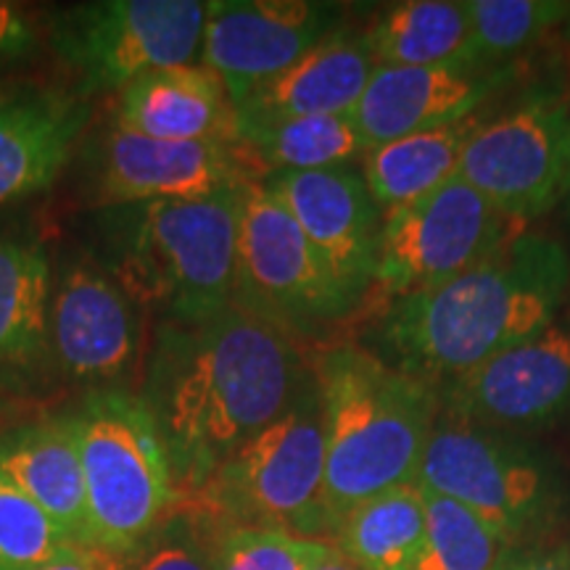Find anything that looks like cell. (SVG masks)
Segmentation results:
<instances>
[{"mask_svg":"<svg viewBox=\"0 0 570 570\" xmlns=\"http://www.w3.org/2000/svg\"><path fill=\"white\" fill-rule=\"evenodd\" d=\"M312 383L315 367L294 333L238 302L202 323H161L140 399L161 433L180 504Z\"/></svg>","mask_w":570,"mask_h":570,"instance_id":"cell-1","label":"cell"},{"mask_svg":"<svg viewBox=\"0 0 570 570\" xmlns=\"http://www.w3.org/2000/svg\"><path fill=\"white\" fill-rule=\"evenodd\" d=\"M568 291L566 248L523 227L452 281L394 298L381 338L391 365L439 389L554 323Z\"/></svg>","mask_w":570,"mask_h":570,"instance_id":"cell-2","label":"cell"},{"mask_svg":"<svg viewBox=\"0 0 570 570\" xmlns=\"http://www.w3.org/2000/svg\"><path fill=\"white\" fill-rule=\"evenodd\" d=\"M315 377L325 423L323 504L338 520L381 491L417 483L439 420V389L360 346H333Z\"/></svg>","mask_w":570,"mask_h":570,"instance_id":"cell-3","label":"cell"},{"mask_svg":"<svg viewBox=\"0 0 570 570\" xmlns=\"http://www.w3.org/2000/svg\"><path fill=\"white\" fill-rule=\"evenodd\" d=\"M244 188L204 198L114 206L111 277L164 323H202L235 302Z\"/></svg>","mask_w":570,"mask_h":570,"instance_id":"cell-4","label":"cell"},{"mask_svg":"<svg viewBox=\"0 0 570 570\" xmlns=\"http://www.w3.org/2000/svg\"><path fill=\"white\" fill-rule=\"evenodd\" d=\"M325 423L317 377L275 423L214 470L194 508L225 529H269L325 541Z\"/></svg>","mask_w":570,"mask_h":570,"instance_id":"cell-5","label":"cell"},{"mask_svg":"<svg viewBox=\"0 0 570 570\" xmlns=\"http://www.w3.org/2000/svg\"><path fill=\"white\" fill-rule=\"evenodd\" d=\"M92 544L135 558L180 504L167 449L140 396L98 391L75 412Z\"/></svg>","mask_w":570,"mask_h":570,"instance_id":"cell-6","label":"cell"},{"mask_svg":"<svg viewBox=\"0 0 570 570\" xmlns=\"http://www.w3.org/2000/svg\"><path fill=\"white\" fill-rule=\"evenodd\" d=\"M417 483L465 504L508 544L550 523L560 504V483L537 449L444 417L428 439Z\"/></svg>","mask_w":570,"mask_h":570,"instance_id":"cell-7","label":"cell"},{"mask_svg":"<svg viewBox=\"0 0 570 570\" xmlns=\"http://www.w3.org/2000/svg\"><path fill=\"white\" fill-rule=\"evenodd\" d=\"M235 302L285 331L306 333L348 315L360 298L259 180L244 188Z\"/></svg>","mask_w":570,"mask_h":570,"instance_id":"cell-8","label":"cell"},{"mask_svg":"<svg viewBox=\"0 0 570 570\" xmlns=\"http://www.w3.org/2000/svg\"><path fill=\"white\" fill-rule=\"evenodd\" d=\"M209 3L98 0L59 17L53 46L82 90H125L151 71L185 67L202 51Z\"/></svg>","mask_w":570,"mask_h":570,"instance_id":"cell-9","label":"cell"},{"mask_svg":"<svg viewBox=\"0 0 570 570\" xmlns=\"http://www.w3.org/2000/svg\"><path fill=\"white\" fill-rule=\"evenodd\" d=\"M523 227L458 175L433 194L383 214L373 285L394 298L420 294L465 273Z\"/></svg>","mask_w":570,"mask_h":570,"instance_id":"cell-10","label":"cell"},{"mask_svg":"<svg viewBox=\"0 0 570 570\" xmlns=\"http://www.w3.org/2000/svg\"><path fill=\"white\" fill-rule=\"evenodd\" d=\"M570 104L533 96L504 117L483 122L468 142L460 177L515 223H529L562 202Z\"/></svg>","mask_w":570,"mask_h":570,"instance_id":"cell-11","label":"cell"},{"mask_svg":"<svg viewBox=\"0 0 570 570\" xmlns=\"http://www.w3.org/2000/svg\"><path fill=\"white\" fill-rule=\"evenodd\" d=\"M570 412V325L554 320L439 386V417L508 433Z\"/></svg>","mask_w":570,"mask_h":570,"instance_id":"cell-12","label":"cell"},{"mask_svg":"<svg viewBox=\"0 0 570 570\" xmlns=\"http://www.w3.org/2000/svg\"><path fill=\"white\" fill-rule=\"evenodd\" d=\"M341 9L315 0H212L202 63L230 92L233 106L294 67L338 32Z\"/></svg>","mask_w":570,"mask_h":570,"instance_id":"cell-13","label":"cell"},{"mask_svg":"<svg viewBox=\"0 0 570 570\" xmlns=\"http://www.w3.org/2000/svg\"><path fill=\"white\" fill-rule=\"evenodd\" d=\"M265 180V173L240 142L154 140L114 127L101 148L104 204L204 198L219 190Z\"/></svg>","mask_w":570,"mask_h":570,"instance_id":"cell-14","label":"cell"},{"mask_svg":"<svg viewBox=\"0 0 570 570\" xmlns=\"http://www.w3.org/2000/svg\"><path fill=\"white\" fill-rule=\"evenodd\" d=\"M265 188L296 219L312 246L356 298L375 283L383 212L354 164L309 173H273Z\"/></svg>","mask_w":570,"mask_h":570,"instance_id":"cell-15","label":"cell"},{"mask_svg":"<svg viewBox=\"0 0 570 570\" xmlns=\"http://www.w3.org/2000/svg\"><path fill=\"white\" fill-rule=\"evenodd\" d=\"M51 354L77 383H114L140 354L138 302L111 273L75 265L51 296Z\"/></svg>","mask_w":570,"mask_h":570,"instance_id":"cell-16","label":"cell"},{"mask_svg":"<svg viewBox=\"0 0 570 570\" xmlns=\"http://www.w3.org/2000/svg\"><path fill=\"white\" fill-rule=\"evenodd\" d=\"M491 80L475 67H375L352 119L367 148L458 122L483 104Z\"/></svg>","mask_w":570,"mask_h":570,"instance_id":"cell-17","label":"cell"},{"mask_svg":"<svg viewBox=\"0 0 570 570\" xmlns=\"http://www.w3.org/2000/svg\"><path fill=\"white\" fill-rule=\"evenodd\" d=\"M373 69L375 61L362 32H333L294 67L235 104L238 132L283 119L348 114L360 101Z\"/></svg>","mask_w":570,"mask_h":570,"instance_id":"cell-18","label":"cell"},{"mask_svg":"<svg viewBox=\"0 0 570 570\" xmlns=\"http://www.w3.org/2000/svg\"><path fill=\"white\" fill-rule=\"evenodd\" d=\"M117 127L154 140L238 142L230 92L204 63L151 71L119 90Z\"/></svg>","mask_w":570,"mask_h":570,"instance_id":"cell-19","label":"cell"},{"mask_svg":"<svg viewBox=\"0 0 570 570\" xmlns=\"http://www.w3.org/2000/svg\"><path fill=\"white\" fill-rule=\"evenodd\" d=\"M88 109L51 90H0V206L46 190L67 164Z\"/></svg>","mask_w":570,"mask_h":570,"instance_id":"cell-20","label":"cell"},{"mask_svg":"<svg viewBox=\"0 0 570 570\" xmlns=\"http://www.w3.org/2000/svg\"><path fill=\"white\" fill-rule=\"evenodd\" d=\"M0 470L40 504L71 544H92L75 417H48L0 433Z\"/></svg>","mask_w":570,"mask_h":570,"instance_id":"cell-21","label":"cell"},{"mask_svg":"<svg viewBox=\"0 0 570 570\" xmlns=\"http://www.w3.org/2000/svg\"><path fill=\"white\" fill-rule=\"evenodd\" d=\"M51 265L38 240L0 238V386H19L51 354Z\"/></svg>","mask_w":570,"mask_h":570,"instance_id":"cell-22","label":"cell"},{"mask_svg":"<svg viewBox=\"0 0 570 570\" xmlns=\"http://www.w3.org/2000/svg\"><path fill=\"white\" fill-rule=\"evenodd\" d=\"M481 125L483 119L470 114L458 122L367 148L362 156V177L377 209L386 214L407 206L458 177L462 154Z\"/></svg>","mask_w":570,"mask_h":570,"instance_id":"cell-23","label":"cell"},{"mask_svg":"<svg viewBox=\"0 0 570 570\" xmlns=\"http://www.w3.org/2000/svg\"><path fill=\"white\" fill-rule=\"evenodd\" d=\"M362 38L375 67H475L468 0L394 3L375 13Z\"/></svg>","mask_w":570,"mask_h":570,"instance_id":"cell-24","label":"cell"},{"mask_svg":"<svg viewBox=\"0 0 570 570\" xmlns=\"http://www.w3.org/2000/svg\"><path fill=\"white\" fill-rule=\"evenodd\" d=\"M333 547L360 570H412L425 541V494L417 483L381 491L348 510Z\"/></svg>","mask_w":570,"mask_h":570,"instance_id":"cell-25","label":"cell"},{"mask_svg":"<svg viewBox=\"0 0 570 570\" xmlns=\"http://www.w3.org/2000/svg\"><path fill=\"white\" fill-rule=\"evenodd\" d=\"M238 142L254 156L262 173H309L348 167L367 154L352 111L333 117H298L238 132Z\"/></svg>","mask_w":570,"mask_h":570,"instance_id":"cell-26","label":"cell"},{"mask_svg":"<svg viewBox=\"0 0 570 570\" xmlns=\"http://www.w3.org/2000/svg\"><path fill=\"white\" fill-rule=\"evenodd\" d=\"M423 494L425 541L412 570H497L510 550L508 541L465 504L428 489Z\"/></svg>","mask_w":570,"mask_h":570,"instance_id":"cell-27","label":"cell"},{"mask_svg":"<svg viewBox=\"0 0 570 570\" xmlns=\"http://www.w3.org/2000/svg\"><path fill=\"white\" fill-rule=\"evenodd\" d=\"M473 61L502 59L537 42L570 17L568 0H468Z\"/></svg>","mask_w":570,"mask_h":570,"instance_id":"cell-28","label":"cell"},{"mask_svg":"<svg viewBox=\"0 0 570 570\" xmlns=\"http://www.w3.org/2000/svg\"><path fill=\"white\" fill-rule=\"evenodd\" d=\"M69 544L53 518L0 470V570H35Z\"/></svg>","mask_w":570,"mask_h":570,"instance_id":"cell-29","label":"cell"},{"mask_svg":"<svg viewBox=\"0 0 570 570\" xmlns=\"http://www.w3.org/2000/svg\"><path fill=\"white\" fill-rule=\"evenodd\" d=\"M225 525L194 504H177L167 523L135 554L132 570H214Z\"/></svg>","mask_w":570,"mask_h":570,"instance_id":"cell-30","label":"cell"},{"mask_svg":"<svg viewBox=\"0 0 570 570\" xmlns=\"http://www.w3.org/2000/svg\"><path fill=\"white\" fill-rule=\"evenodd\" d=\"M327 541L269 529H225L214 552V570H306Z\"/></svg>","mask_w":570,"mask_h":570,"instance_id":"cell-31","label":"cell"},{"mask_svg":"<svg viewBox=\"0 0 570 570\" xmlns=\"http://www.w3.org/2000/svg\"><path fill=\"white\" fill-rule=\"evenodd\" d=\"M38 46V30L27 11L9 0H0V67L19 61Z\"/></svg>","mask_w":570,"mask_h":570,"instance_id":"cell-32","label":"cell"},{"mask_svg":"<svg viewBox=\"0 0 570 570\" xmlns=\"http://www.w3.org/2000/svg\"><path fill=\"white\" fill-rule=\"evenodd\" d=\"M135 558H122V554L106 552L101 547H80L69 544L53 560L42 562L35 570H132Z\"/></svg>","mask_w":570,"mask_h":570,"instance_id":"cell-33","label":"cell"},{"mask_svg":"<svg viewBox=\"0 0 570 570\" xmlns=\"http://www.w3.org/2000/svg\"><path fill=\"white\" fill-rule=\"evenodd\" d=\"M497 570H570V547H560V550H544V547L508 550Z\"/></svg>","mask_w":570,"mask_h":570,"instance_id":"cell-34","label":"cell"},{"mask_svg":"<svg viewBox=\"0 0 570 570\" xmlns=\"http://www.w3.org/2000/svg\"><path fill=\"white\" fill-rule=\"evenodd\" d=\"M306 570H360V568H356L352 560H346L344 554H341L336 547L327 541V544L323 547V552H320L317 558L306 566Z\"/></svg>","mask_w":570,"mask_h":570,"instance_id":"cell-35","label":"cell"},{"mask_svg":"<svg viewBox=\"0 0 570 570\" xmlns=\"http://www.w3.org/2000/svg\"><path fill=\"white\" fill-rule=\"evenodd\" d=\"M562 198H566L570 212V138H568V161H566V188H562Z\"/></svg>","mask_w":570,"mask_h":570,"instance_id":"cell-36","label":"cell"},{"mask_svg":"<svg viewBox=\"0 0 570 570\" xmlns=\"http://www.w3.org/2000/svg\"><path fill=\"white\" fill-rule=\"evenodd\" d=\"M566 21H570V17H568V19H566Z\"/></svg>","mask_w":570,"mask_h":570,"instance_id":"cell-37","label":"cell"}]
</instances>
